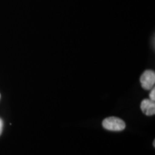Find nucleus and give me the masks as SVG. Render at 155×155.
<instances>
[{"label":"nucleus","mask_w":155,"mask_h":155,"mask_svg":"<svg viewBox=\"0 0 155 155\" xmlns=\"http://www.w3.org/2000/svg\"><path fill=\"white\" fill-rule=\"evenodd\" d=\"M102 125L104 129L109 131H120L125 129V122L119 118L115 116H110L103 121Z\"/></svg>","instance_id":"f257e3e1"},{"label":"nucleus","mask_w":155,"mask_h":155,"mask_svg":"<svg viewBox=\"0 0 155 155\" xmlns=\"http://www.w3.org/2000/svg\"><path fill=\"white\" fill-rule=\"evenodd\" d=\"M140 83L145 90H151L155 84V73L152 70H147L140 77Z\"/></svg>","instance_id":"f03ea898"},{"label":"nucleus","mask_w":155,"mask_h":155,"mask_svg":"<svg viewBox=\"0 0 155 155\" xmlns=\"http://www.w3.org/2000/svg\"><path fill=\"white\" fill-rule=\"evenodd\" d=\"M143 113L147 116H153L155 114V103L150 99H144L140 105Z\"/></svg>","instance_id":"7ed1b4c3"},{"label":"nucleus","mask_w":155,"mask_h":155,"mask_svg":"<svg viewBox=\"0 0 155 155\" xmlns=\"http://www.w3.org/2000/svg\"><path fill=\"white\" fill-rule=\"evenodd\" d=\"M151 93L150 94V100L153 101H155V88H152L151 89Z\"/></svg>","instance_id":"20e7f679"},{"label":"nucleus","mask_w":155,"mask_h":155,"mask_svg":"<svg viewBox=\"0 0 155 155\" xmlns=\"http://www.w3.org/2000/svg\"><path fill=\"white\" fill-rule=\"evenodd\" d=\"M2 130H3V121L2 119L0 118V135H1L2 133Z\"/></svg>","instance_id":"39448f33"},{"label":"nucleus","mask_w":155,"mask_h":155,"mask_svg":"<svg viewBox=\"0 0 155 155\" xmlns=\"http://www.w3.org/2000/svg\"><path fill=\"white\" fill-rule=\"evenodd\" d=\"M153 146H154V147H155V140H154V142H153Z\"/></svg>","instance_id":"423d86ee"},{"label":"nucleus","mask_w":155,"mask_h":155,"mask_svg":"<svg viewBox=\"0 0 155 155\" xmlns=\"http://www.w3.org/2000/svg\"><path fill=\"white\" fill-rule=\"evenodd\" d=\"M0 98H1V95H0Z\"/></svg>","instance_id":"0eeeda50"}]
</instances>
